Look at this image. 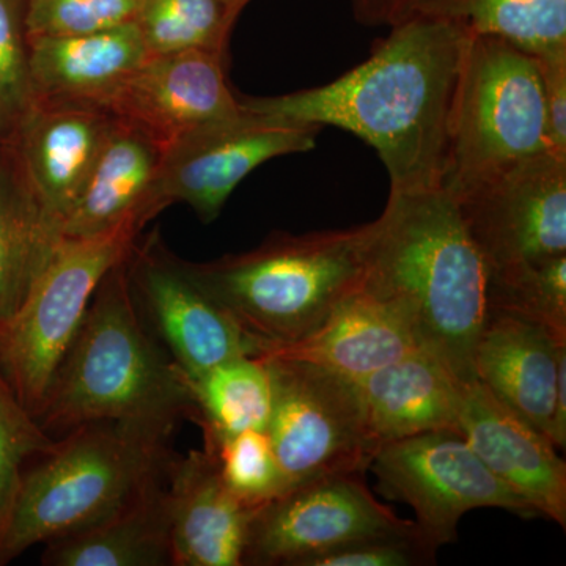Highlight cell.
<instances>
[{
    "label": "cell",
    "mask_w": 566,
    "mask_h": 566,
    "mask_svg": "<svg viewBox=\"0 0 566 566\" xmlns=\"http://www.w3.org/2000/svg\"><path fill=\"white\" fill-rule=\"evenodd\" d=\"M389 28L367 61L344 76L286 95L238 98L241 109L354 134L378 153L390 191L441 188L450 111L471 33L420 17Z\"/></svg>",
    "instance_id": "cell-1"
},
{
    "label": "cell",
    "mask_w": 566,
    "mask_h": 566,
    "mask_svg": "<svg viewBox=\"0 0 566 566\" xmlns=\"http://www.w3.org/2000/svg\"><path fill=\"white\" fill-rule=\"evenodd\" d=\"M359 289L386 305L457 381H475L488 314V268L450 193L390 191L368 222Z\"/></svg>",
    "instance_id": "cell-2"
},
{
    "label": "cell",
    "mask_w": 566,
    "mask_h": 566,
    "mask_svg": "<svg viewBox=\"0 0 566 566\" xmlns=\"http://www.w3.org/2000/svg\"><path fill=\"white\" fill-rule=\"evenodd\" d=\"M189 411L188 378L142 318L122 260L93 294L35 420L65 434L106 420L178 422Z\"/></svg>",
    "instance_id": "cell-3"
},
{
    "label": "cell",
    "mask_w": 566,
    "mask_h": 566,
    "mask_svg": "<svg viewBox=\"0 0 566 566\" xmlns=\"http://www.w3.org/2000/svg\"><path fill=\"white\" fill-rule=\"evenodd\" d=\"M169 420H106L55 438L22 479L0 565L114 515L166 474Z\"/></svg>",
    "instance_id": "cell-4"
},
{
    "label": "cell",
    "mask_w": 566,
    "mask_h": 566,
    "mask_svg": "<svg viewBox=\"0 0 566 566\" xmlns=\"http://www.w3.org/2000/svg\"><path fill=\"white\" fill-rule=\"evenodd\" d=\"M367 237L368 223L274 233L252 251L185 266L255 342L260 354L311 334L359 289Z\"/></svg>",
    "instance_id": "cell-5"
},
{
    "label": "cell",
    "mask_w": 566,
    "mask_h": 566,
    "mask_svg": "<svg viewBox=\"0 0 566 566\" xmlns=\"http://www.w3.org/2000/svg\"><path fill=\"white\" fill-rule=\"evenodd\" d=\"M546 151L538 59L499 36L471 33L450 111L441 188L460 191Z\"/></svg>",
    "instance_id": "cell-6"
},
{
    "label": "cell",
    "mask_w": 566,
    "mask_h": 566,
    "mask_svg": "<svg viewBox=\"0 0 566 566\" xmlns=\"http://www.w3.org/2000/svg\"><path fill=\"white\" fill-rule=\"evenodd\" d=\"M139 230L61 240L20 307L0 323V375L33 417L99 283L126 259Z\"/></svg>",
    "instance_id": "cell-7"
},
{
    "label": "cell",
    "mask_w": 566,
    "mask_h": 566,
    "mask_svg": "<svg viewBox=\"0 0 566 566\" xmlns=\"http://www.w3.org/2000/svg\"><path fill=\"white\" fill-rule=\"evenodd\" d=\"M263 360L273 379L266 433L289 485L365 474L376 449L357 382L312 364Z\"/></svg>",
    "instance_id": "cell-8"
},
{
    "label": "cell",
    "mask_w": 566,
    "mask_h": 566,
    "mask_svg": "<svg viewBox=\"0 0 566 566\" xmlns=\"http://www.w3.org/2000/svg\"><path fill=\"white\" fill-rule=\"evenodd\" d=\"M368 471L378 479L379 493L415 510L417 527L438 549L455 542L458 524L471 510L490 506L526 520L538 516L457 431L390 442L378 450Z\"/></svg>",
    "instance_id": "cell-9"
},
{
    "label": "cell",
    "mask_w": 566,
    "mask_h": 566,
    "mask_svg": "<svg viewBox=\"0 0 566 566\" xmlns=\"http://www.w3.org/2000/svg\"><path fill=\"white\" fill-rule=\"evenodd\" d=\"M450 197L488 274L566 255V159L542 153Z\"/></svg>",
    "instance_id": "cell-10"
},
{
    "label": "cell",
    "mask_w": 566,
    "mask_h": 566,
    "mask_svg": "<svg viewBox=\"0 0 566 566\" xmlns=\"http://www.w3.org/2000/svg\"><path fill=\"white\" fill-rule=\"evenodd\" d=\"M415 527L374 497L364 474L322 476L286 488L253 512L243 566H303L349 543Z\"/></svg>",
    "instance_id": "cell-11"
},
{
    "label": "cell",
    "mask_w": 566,
    "mask_h": 566,
    "mask_svg": "<svg viewBox=\"0 0 566 566\" xmlns=\"http://www.w3.org/2000/svg\"><path fill=\"white\" fill-rule=\"evenodd\" d=\"M322 128L268 120L241 109L240 117L186 137L163 151L148 196V218L186 203L203 222L221 214L237 186L279 156L314 150Z\"/></svg>",
    "instance_id": "cell-12"
},
{
    "label": "cell",
    "mask_w": 566,
    "mask_h": 566,
    "mask_svg": "<svg viewBox=\"0 0 566 566\" xmlns=\"http://www.w3.org/2000/svg\"><path fill=\"white\" fill-rule=\"evenodd\" d=\"M134 301L158 344L188 379L259 346L205 292L156 234L126 256Z\"/></svg>",
    "instance_id": "cell-13"
},
{
    "label": "cell",
    "mask_w": 566,
    "mask_h": 566,
    "mask_svg": "<svg viewBox=\"0 0 566 566\" xmlns=\"http://www.w3.org/2000/svg\"><path fill=\"white\" fill-rule=\"evenodd\" d=\"M114 123L102 104L33 102L2 140L44 226L59 241Z\"/></svg>",
    "instance_id": "cell-14"
},
{
    "label": "cell",
    "mask_w": 566,
    "mask_h": 566,
    "mask_svg": "<svg viewBox=\"0 0 566 566\" xmlns=\"http://www.w3.org/2000/svg\"><path fill=\"white\" fill-rule=\"evenodd\" d=\"M104 106L163 151L241 115L226 57L208 51L150 55Z\"/></svg>",
    "instance_id": "cell-15"
},
{
    "label": "cell",
    "mask_w": 566,
    "mask_h": 566,
    "mask_svg": "<svg viewBox=\"0 0 566 566\" xmlns=\"http://www.w3.org/2000/svg\"><path fill=\"white\" fill-rule=\"evenodd\" d=\"M458 433L538 516L566 527V464L556 447L479 379L461 385Z\"/></svg>",
    "instance_id": "cell-16"
},
{
    "label": "cell",
    "mask_w": 566,
    "mask_h": 566,
    "mask_svg": "<svg viewBox=\"0 0 566 566\" xmlns=\"http://www.w3.org/2000/svg\"><path fill=\"white\" fill-rule=\"evenodd\" d=\"M166 493L174 566H243L255 510L229 490L208 450L169 458Z\"/></svg>",
    "instance_id": "cell-17"
},
{
    "label": "cell",
    "mask_w": 566,
    "mask_h": 566,
    "mask_svg": "<svg viewBox=\"0 0 566 566\" xmlns=\"http://www.w3.org/2000/svg\"><path fill=\"white\" fill-rule=\"evenodd\" d=\"M564 363L566 338L523 316L488 311L474 356L476 379L547 439Z\"/></svg>",
    "instance_id": "cell-18"
},
{
    "label": "cell",
    "mask_w": 566,
    "mask_h": 566,
    "mask_svg": "<svg viewBox=\"0 0 566 566\" xmlns=\"http://www.w3.org/2000/svg\"><path fill=\"white\" fill-rule=\"evenodd\" d=\"M28 40L32 103L81 102L104 106L150 57L134 22L88 35Z\"/></svg>",
    "instance_id": "cell-19"
},
{
    "label": "cell",
    "mask_w": 566,
    "mask_h": 566,
    "mask_svg": "<svg viewBox=\"0 0 566 566\" xmlns=\"http://www.w3.org/2000/svg\"><path fill=\"white\" fill-rule=\"evenodd\" d=\"M163 150L145 134L115 118L84 191L65 219L61 240H87L150 222L148 196Z\"/></svg>",
    "instance_id": "cell-20"
},
{
    "label": "cell",
    "mask_w": 566,
    "mask_h": 566,
    "mask_svg": "<svg viewBox=\"0 0 566 566\" xmlns=\"http://www.w3.org/2000/svg\"><path fill=\"white\" fill-rule=\"evenodd\" d=\"M461 385L420 348L357 381L376 453L411 436L439 430L458 433Z\"/></svg>",
    "instance_id": "cell-21"
},
{
    "label": "cell",
    "mask_w": 566,
    "mask_h": 566,
    "mask_svg": "<svg viewBox=\"0 0 566 566\" xmlns=\"http://www.w3.org/2000/svg\"><path fill=\"white\" fill-rule=\"evenodd\" d=\"M419 348L403 323L363 290H354L315 331L256 356L297 360L360 381Z\"/></svg>",
    "instance_id": "cell-22"
},
{
    "label": "cell",
    "mask_w": 566,
    "mask_h": 566,
    "mask_svg": "<svg viewBox=\"0 0 566 566\" xmlns=\"http://www.w3.org/2000/svg\"><path fill=\"white\" fill-rule=\"evenodd\" d=\"M44 545L48 566H174L166 474L102 523Z\"/></svg>",
    "instance_id": "cell-23"
},
{
    "label": "cell",
    "mask_w": 566,
    "mask_h": 566,
    "mask_svg": "<svg viewBox=\"0 0 566 566\" xmlns=\"http://www.w3.org/2000/svg\"><path fill=\"white\" fill-rule=\"evenodd\" d=\"M412 17L499 36L536 59L566 55V0H406L392 24Z\"/></svg>",
    "instance_id": "cell-24"
},
{
    "label": "cell",
    "mask_w": 566,
    "mask_h": 566,
    "mask_svg": "<svg viewBox=\"0 0 566 566\" xmlns=\"http://www.w3.org/2000/svg\"><path fill=\"white\" fill-rule=\"evenodd\" d=\"M193 420L203 439L227 438L249 430L266 431L273 409L270 365L259 356L226 360L188 379Z\"/></svg>",
    "instance_id": "cell-25"
},
{
    "label": "cell",
    "mask_w": 566,
    "mask_h": 566,
    "mask_svg": "<svg viewBox=\"0 0 566 566\" xmlns=\"http://www.w3.org/2000/svg\"><path fill=\"white\" fill-rule=\"evenodd\" d=\"M57 244L0 148V323L20 307Z\"/></svg>",
    "instance_id": "cell-26"
},
{
    "label": "cell",
    "mask_w": 566,
    "mask_h": 566,
    "mask_svg": "<svg viewBox=\"0 0 566 566\" xmlns=\"http://www.w3.org/2000/svg\"><path fill=\"white\" fill-rule=\"evenodd\" d=\"M237 18L221 0H137L133 22L148 55L208 51L227 57Z\"/></svg>",
    "instance_id": "cell-27"
},
{
    "label": "cell",
    "mask_w": 566,
    "mask_h": 566,
    "mask_svg": "<svg viewBox=\"0 0 566 566\" xmlns=\"http://www.w3.org/2000/svg\"><path fill=\"white\" fill-rule=\"evenodd\" d=\"M488 311L542 324L566 338V255L488 274Z\"/></svg>",
    "instance_id": "cell-28"
},
{
    "label": "cell",
    "mask_w": 566,
    "mask_h": 566,
    "mask_svg": "<svg viewBox=\"0 0 566 566\" xmlns=\"http://www.w3.org/2000/svg\"><path fill=\"white\" fill-rule=\"evenodd\" d=\"M203 449L214 457L229 490L249 509H260L290 488L266 431L203 439Z\"/></svg>",
    "instance_id": "cell-29"
},
{
    "label": "cell",
    "mask_w": 566,
    "mask_h": 566,
    "mask_svg": "<svg viewBox=\"0 0 566 566\" xmlns=\"http://www.w3.org/2000/svg\"><path fill=\"white\" fill-rule=\"evenodd\" d=\"M54 441L0 375V545L29 463L48 452Z\"/></svg>",
    "instance_id": "cell-30"
},
{
    "label": "cell",
    "mask_w": 566,
    "mask_h": 566,
    "mask_svg": "<svg viewBox=\"0 0 566 566\" xmlns=\"http://www.w3.org/2000/svg\"><path fill=\"white\" fill-rule=\"evenodd\" d=\"M137 0H25L28 39L76 36L133 22Z\"/></svg>",
    "instance_id": "cell-31"
},
{
    "label": "cell",
    "mask_w": 566,
    "mask_h": 566,
    "mask_svg": "<svg viewBox=\"0 0 566 566\" xmlns=\"http://www.w3.org/2000/svg\"><path fill=\"white\" fill-rule=\"evenodd\" d=\"M31 104L25 0H0V142Z\"/></svg>",
    "instance_id": "cell-32"
},
{
    "label": "cell",
    "mask_w": 566,
    "mask_h": 566,
    "mask_svg": "<svg viewBox=\"0 0 566 566\" xmlns=\"http://www.w3.org/2000/svg\"><path fill=\"white\" fill-rule=\"evenodd\" d=\"M438 547L419 527L374 536L308 558L303 566H422L436 564Z\"/></svg>",
    "instance_id": "cell-33"
},
{
    "label": "cell",
    "mask_w": 566,
    "mask_h": 566,
    "mask_svg": "<svg viewBox=\"0 0 566 566\" xmlns=\"http://www.w3.org/2000/svg\"><path fill=\"white\" fill-rule=\"evenodd\" d=\"M545 98L547 147L566 159V55L538 59Z\"/></svg>",
    "instance_id": "cell-34"
},
{
    "label": "cell",
    "mask_w": 566,
    "mask_h": 566,
    "mask_svg": "<svg viewBox=\"0 0 566 566\" xmlns=\"http://www.w3.org/2000/svg\"><path fill=\"white\" fill-rule=\"evenodd\" d=\"M354 18L364 25H390L406 0H349Z\"/></svg>",
    "instance_id": "cell-35"
},
{
    "label": "cell",
    "mask_w": 566,
    "mask_h": 566,
    "mask_svg": "<svg viewBox=\"0 0 566 566\" xmlns=\"http://www.w3.org/2000/svg\"><path fill=\"white\" fill-rule=\"evenodd\" d=\"M223 6L227 7L234 17H240L241 11H243L244 7L248 6L251 0H221Z\"/></svg>",
    "instance_id": "cell-36"
}]
</instances>
